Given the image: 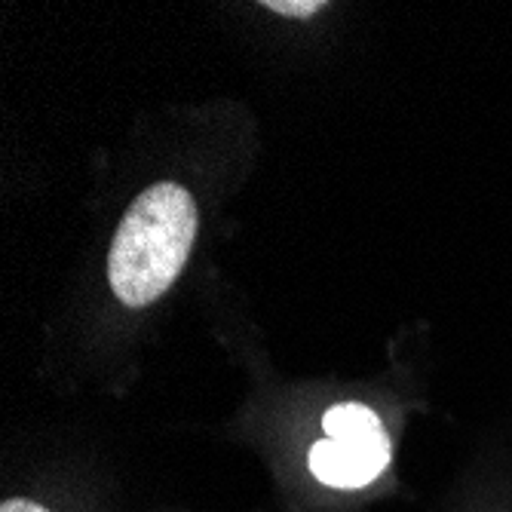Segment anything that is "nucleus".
Here are the masks:
<instances>
[{"label": "nucleus", "instance_id": "obj_5", "mask_svg": "<svg viewBox=\"0 0 512 512\" xmlns=\"http://www.w3.org/2000/svg\"><path fill=\"white\" fill-rule=\"evenodd\" d=\"M0 512H50V509H43L40 503H31V500H7L0 506Z\"/></svg>", "mask_w": 512, "mask_h": 512}, {"label": "nucleus", "instance_id": "obj_3", "mask_svg": "<svg viewBox=\"0 0 512 512\" xmlns=\"http://www.w3.org/2000/svg\"><path fill=\"white\" fill-rule=\"evenodd\" d=\"M322 430H325V436L338 439V442H356V439H371V436L384 433L381 417L356 402H344V405H335L325 411Z\"/></svg>", "mask_w": 512, "mask_h": 512}, {"label": "nucleus", "instance_id": "obj_1", "mask_svg": "<svg viewBox=\"0 0 512 512\" xmlns=\"http://www.w3.org/2000/svg\"><path fill=\"white\" fill-rule=\"evenodd\" d=\"M197 240V203L175 181H160L123 215L111 255L108 279L126 307L157 301L184 270Z\"/></svg>", "mask_w": 512, "mask_h": 512}, {"label": "nucleus", "instance_id": "obj_4", "mask_svg": "<svg viewBox=\"0 0 512 512\" xmlns=\"http://www.w3.org/2000/svg\"><path fill=\"white\" fill-rule=\"evenodd\" d=\"M322 0H267L264 10L279 13V16H295V19H307L316 10H322Z\"/></svg>", "mask_w": 512, "mask_h": 512}, {"label": "nucleus", "instance_id": "obj_2", "mask_svg": "<svg viewBox=\"0 0 512 512\" xmlns=\"http://www.w3.org/2000/svg\"><path fill=\"white\" fill-rule=\"evenodd\" d=\"M390 463V442L384 433L356 442L322 439L310 448V470L332 488H362Z\"/></svg>", "mask_w": 512, "mask_h": 512}]
</instances>
